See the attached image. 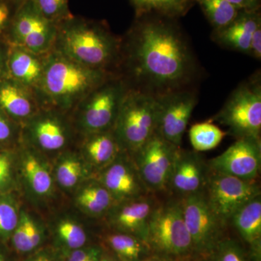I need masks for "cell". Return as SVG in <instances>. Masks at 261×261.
Here are the masks:
<instances>
[{
  "instance_id": "1",
  "label": "cell",
  "mask_w": 261,
  "mask_h": 261,
  "mask_svg": "<svg viewBox=\"0 0 261 261\" xmlns=\"http://www.w3.org/2000/svg\"><path fill=\"white\" fill-rule=\"evenodd\" d=\"M130 33L128 64L140 89L154 97L186 89L195 75V59L171 18L139 17Z\"/></svg>"
},
{
  "instance_id": "2",
  "label": "cell",
  "mask_w": 261,
  "mask_h": 261,
  "mask_svg": "<svg viewBox=\"0 0 261 261\" xmlns=\"http://www.w3.org/2000/svg\"><path fill=\"white\" fill-rule=\"evenodd\" d=\"M54 46L55 50L72 61L106 70L121 53L120 41L107 27L73 16L58 23Z\"/></svg>"
},
{
  "instance_id": "3",
  "label": "cell",
  "mask_w": 261,
  "mask_h": 261,
  "mask_svg": "<svg viewBox=\"0 0 261 261\" xmlns=\"http://www.w3.org/2000/svg\"><path fill=\"white\" fill-rule=\"evenodd\" d=\"M112 78L108 70L81 65L53 50L44 58L42 79L36 91L56 106L70 108Z\"/></svg>"
},
{
  "instance_id": "4",
  "label": "cell",
  "mask_w": 261,
  "mask_h": 261,
  "mask_svg": "<svg viewBox=\"0 0 261 261\" xmlns=\"http://www.w3.org/2000/svg\"><path fill=\"white\" fill-rule=\"evenodd\" d=\"M158 113L157 97L135 87H128L113 132L121 147L135 154L155 133Z\"/></svg>"
},
{
  "instance_id": "5",
  "label": "cell",
  "mask_w": 261,
  "mask_h": 261,
  "mask_svg": "<svg viewBox=\"0 0 261 261\" xmlns=\"http://www.w3.org/2000/svg\"><path fill=\"white\" fill-rule=\"evenodd\" d=\"M145 240L152 254L176 261L194 255L179 199L158 204L149 219Z\"/></svg>"
},
{
  "instance_id": "6",
  "label": "cell",
  "mask_w": 261,
  "mask_h": 261,
  "mask_svg": "<svg viewBox=\"0 0 261 261\" xmlns=\"http://www.w3.org/2000/svg\"><path fill=\"white\" fill-rule=\"evenodd\" d=\"M213 121L227 127L228 135L238 140L260 139L261 84L256 75L235 89Z\"/></svg>"
},
{
  "instance_id": "7",
  "label": "cell",
  "mask_w": 261,
  "mask_h": 261,
  "mask_svg": "<svg viewBox=\"0 0 261 261\" xmlns=\"http://www.w3.org/2000/svg\"><path fill=\"white\" fill-rule=\"evenodd\" d=\"M178 199L191 238L194 255L210 257L220 242L224 240L227 226L214 214L204 191Z\"/></svg>"
},
{
  "instance_id": "8",
  "label": "cell",
  "mask_w": 261,
  "mask_h": 261,
  "mask_svg": "<svg viewBox=\"0 0 261 261\" xmlns=\"http://www.w3.org/2000/svg\"><path fill=\"white\" fill-rule=\"evenodd\" d=\"M204 194L214 214L226 226L240 207L261 195L257 179H243L211 169Z\"/></svg>"
},
{
  "instance_id": "9",
  "label": "cell",
  "mask_w": 261,
  "mask_h": 261,
  "mask_svg": "<svg viewBox=\"0 0 261 261\" xmlns=\"http://www.w3.org/2000/svg\"><path fill=\"white\" fill-rule=\"evenodd\" d=\"M58 23L44 16L27 0L17 7L10 25V36L15 46L42 56L54 47Z\"/></svg>"
},
{
  "instance_id": "10",
  "label": "cell",
  "mask_w": 261,
  "mask_h": 261,
  "mask_svg": "<svg viewBox=\"0 0 261 261\" xmlns=\"http://www.w3.org/2000/svg\"><path fill=\"white\" fill-rule=\"evenodd\" d=\"M178 147L154 133L134 154L136 167L150 193L166 192Z\"/></svg>"
},
{
  "instance_id": "11",
  "label": "cell",
  "mask_w": 261,
  "mask_h": 261,
  "mask_svg": "<svg viewBox=\"0 0 261 261\" xmlns=\"http://www.w3.org/2000/svg\"><path fill=\"white\" fill-rule=\"evenodd\" d=\"M159 102L155 133L181 147L182 138L197 104L195 93L182 89L156 97Z\"/></svg>"
},
{
  "instance_id": "12",
  "label": "cell",
  "mask_w": 261,
  "mask_h": 261,
  "mask_svg": "<svg viewBox=\"0 0 261 261\" xmlns=\"http://www.w3.org/2000/svg\"><path fill=\"white\" fill-rule=\"evenodd\" d=\"M127 89L123 81L113 77L91 92L83 99L84 127L94 134L108 130L115 124Z\"/></svg>"
},
{
  "instance_id": "13",
  "label": "cell",
  "mask_w": 261,
  "mask_h": 261,
  "mask_svg": "<svg viewBox=\"0 0 261 261\" xmlns=\"http://www.w3.org/2000/svg\"><path fill=\"white\" fill-rule=\"evenodd\" d=\"M209 168L243 179H257L261 166L260 139L237 140L223 153L207 161Z\"/></svg>"
},
{
  "instance_id": "14",
  "label": "cell",
  "mask_w": 261,
  "mask_h": 261,
  "mask_svg": "<svg viewBox=\"0 0 261 261\" xmlns=\"http://www.w3.org/2000/svg\"><path fill=\"white\" fill-rule=\"evenodd\" d=\"M207 162L196 151L178 147L168 179L166 192L181 198L202 192L208 176Z\"/></svg>"
},
{
  "instance_id": "15",
  "label": "cell",
  "mask_w": 261,
  "mask_h": 261,
  "mask_svg": "<svg viewBox=\"0 0 261 261\" xmlns=\"http://www.w3.org/2000/svg\"><path fill=\"white\" fill-rule=\"evenodd\" d=\"M103 186L118 200H126L150 194L140 177L135 161L129 165L113 161L102 175Z\"/></svg>"
},
{
  "instance_id": "16",
  "label": "cell",
  "mask_w": 261,
  "mask_h": 261,
  "mask_svg": "<svg viewBox=\"0 0 261 261\" xmlns=\"http://www.w3.org/2000/svg\"><path fill=\"white\" fill-rule=\"evenodd\" d=\"M159 203L152 193L126 200L113 215V224L124 233L145 240L149 219Z\"/></svg>"
},
{
  "instance_id": "17",
  "label": "cell",
  "mask_w": 261,
  "mask_h": 261,
  "mask_svg": "<svg viewBox=\"0 0 261 261\" xmlns=\"http://www.w3.org/2000/svg\"><path fill=\"white\" fill-rule=\"evenodd\" d=\"M260 24L261 17L258 10H240L231 23L214 30L213 39L222 47L249 55L252 34Z\"/></svg>"
},
{
  "instance_id": "18",
  "label": "cell",
  "mask_w": 261,
  "mask_h": 261,
  "mask_svg": "<svg viewBox=\"0 0 261 261\" xmlns=\"http://www.w3.org/2000/svg\"><path fill=\"white\" fill-rule=\"evenodd\" d=\"M19 46H13L7 60V70L12 80L37 90L44 70V58Z\"/></svg>"
},
{
  "instance_id": "19",
  "label": "cell",
  "mask_w": 261,
  "mask_h": 261,
  "mask_svg": "<svg viewBox=\"0 0 261 261\" xmlns=\"http://www.w3.org/2000/svg\"><path fill=\"white\" fill-rule=\"evenodd\" d=\"M229 223L242 238L260 256L261 243V195L245 204L233 215Z\"/></svg>"
},
{
  "instance_id": "20",
  "label": "cell",
  "mask_w": 261,
  "mask_h": 261,
  "mask_svg": "<svg viewBox=\"0 0 261 261\" xmlns=\"http://www.w3.org/2000/svg\"><path fill=\"white\" fill-rule=\"evenodd\" d=\"M35 99L32 89L16 81H0V108L10 116L28 118L34 113Z\"/></svg>"
},
{
  "instance_id": "21",
  "label": "cell",
  "mask_w": 261,
  "mask_h": 261,
  "mask_svg": "<svg viewBox=\"0 0 261 261\" xmlns=\"http://www.w3.org/2000/svg\"><path fill=\"white\" fill-rule=\"evenodd\" d=\"M137 18L155 15L168 18L183 16L191 7L193 0H129Z\"/></svg>"
},
{
  "instance_id": "22",
  "label": "cell",
  "mask_w": 261,
  "mask_h": 261,
  "mask_svg": "<svg viewBox=\"0 0 261 261\" xmlns=\"http://www.w3.org/2000/svg\"><path fill=\"white\" fill-rule=\"evenodd\" d=\"M107 240L122 261H141L152 254L145 240L130 233H114Z\"/></svg>"
},
{
  "instance_id": "23",
  "label": "cell",
  "mask_w": 261,
  "mask_h": 261,
  "mask_svg": "<svg viewBox=\"0 0 261 261\" xmlns=\"http://www.w3.org/2000/svg\"><path fill=\"white\" fill-rule=\"evenodd\" d=\"M121 146L114 133L108 130L95 133L86 145L89 159L97 166L111 164L116 160Z\"/></svg>"
},
{
  "instance_id": "24",
  "label": "cell",
  "mask_w": 261,
  "mask_h": 261,
  "mask_svg": "<svg viewBox=\"0 0 261 261\" xmlns=\"http://www.w3.org/2000/svg\"><path fill=\"white\" fill-rule=\"evenodd\" d=\"M33 134L40 147L47 150L61 149L66 142L64 128L58 120L49 117L36 122Z\"/></svg>"
},
{
  "instance_id": "25",
  "label": "cell",
  "mask_w": 261,
  "mask_h": 261,
  "mask_svg": "<svg viewBox=\"0 0 261 261\" xmlns=\"http://www.w3.org/2000/svg\"><path fill=\"white\" fill-rule=\"evenodd\" d=\"M227 135L211 121L194 124L190 130V140L196 152H205L217 147Z\"/></svg>"
},
{
  "instance_id": "26",
  "label": "cell",
  "mask_w": 261,
  "mask_h": 261,
  "mask_svg": "<svg viewBox=\"0 0 261 261\" xmlns=\"http://www.w3.org/2000/svg\"><path fill=\"white\" fill-rule=\"evenodd\" d=\"M198 3L214 30L224 28L238 16L240 10L227 0H193Z\"/></svg>"
},
{
  "instance_id": "27",
  "label": "cell",
  "mask_w": 261,
  "mask_h": 261,
  "mask_svg": "<svg viewBox=\"0 0 261 261\" xmlns=\"http://www.w3.org/2000/svg\"><path fill=\"white\" fill-rule=\"evenodd\" d=\"M115 199L104 186H94L85 189L79 196L78 202L84 208L94 214L107 211Z\"/></svg>"
},
{
  "instance_id": "28",
  "label": "cell",
  "mask_w": 261,
  "mask_h": 261,
  "mask_svg": "<svg viewBox=\"0 0 261 261\" xmlns=\"http://www.w3.org/2000/svg\"><path fill=\"white\" fill-rule=\"evenodd\" d=\"M24 171L25 176L33 190L39 195H45L50 190L51 178L37 159L29 155L24 161Z\"/></svg>"
},
{
  "instance_id": "29",
  "label": "cell",
  "mask_w": 261,
  "mask_h": 261,
  "mask_svg": "<svg viewBox=\"0 0 261 261\" xmlns=\"http://www.w3.org/2000/svg\"><path fill=\"white\" fill-rule=\"evenodd\" d=\"M33 4L45 18L59 23L71 18L68 0H32Z\"/></svg>"
},
{
  "instance_id": "30",
  "label": "cell",
  "mask_w": 261,
  "mask_h": 261,
  "mask_svg": "<svg viewBox=\"0 0 261 261\" xmlns=\"http://www.w3.org/2000/svg\"><path fill=\"white\" fill-rule=\"evenodd\" d=\"M210 257H214V261H247L240 245L226 238L220 242Z\"/></svg>"
},
{
  "instance_id": "31",
  "label": "cell",
  "mask_w": 261,
  "mask_h": 261,
  "mask_svg": "<svg viewBox=\"0 0 261 261\" xmlns=\"http://www.w3.org/2000/svg\"><path fill=\"white\" fill-rule=\"evenodd\" d=\"M82 171L80 162L74 159H66L58 167L57 178L62 186L72 187L78 182Z\"/></svg>"
},
{
  "instance_id": "32",
  "label": "cell",
  "mask_w": 261,
  "mask_h": 261,
  "mask_svg": "<svg viewBox=\"0 0 261 261\" xmlns=\"http://www.w3.org/2000/svg\"><path fill=\"white\" fill-rule=\"evenodd\" d=\"M58 233L62 240L70 248H80L83 246L87 240L84 230L78 225L70 221L62 223L58 227Z\"/></svg>"
},
{
  "instance_id": "33",
  "label": "cell",
  "mask_w": 261,
  "mask_h": 261,
  "mask_svg": "<svg viewBox=\"0 0 261 261\" xmlns=\"http://www.w3.org/2000/svg\"><path fill=\"white\" fill-rule=\"evenodd\" d=\"M18 217L14 206L6 200H0V237H6L14 231Z\"/></svg>"
},
{
  "instance_id": "34",
  "label": "cell",
  "mask_w": 261,
  "mask_h": 261,
  "mask_svg": "<svg viewBox=\"0 0 261 261\" xmlns=\"http://www.w3.org/2000/svg\"><path fill=\"white\" fill-rule=\"evenodd\" d=\"M13 243H14V246L17 250L20 252H29L34 249L32 244H31L30 240H29L28 232H27V227H25V221H24L22 216L18 226L14 230Z\"/></svg>"
},
{
  "instance_id": "35",
  "label": "cell",
  "mask_w": 261,
  "mask_h": 261,
  "mask_svg": "<svg viewBox=\"0 0 261 261\" xmlns=\"http://www.w3.org/2000/svg\"><path fill=\"white\" fill-rule=\"evenodd\" d=\"M249 55L260 60L261 58V24L257 25L252 34L250 43V51Z\"/></svg>"
},
{
  "instance_id": "36",
  "label": "cell",
  "mask_w": 261,
  "mask_h": 261,
  "mask_svg": "<svg viewBox=\"0 0 261 261\" xmlns=\"http://www.w3.org/2000/svg\"><path fill=\"white\" fill-rule=\"evenodd\" d=\"M22 216H23L24 221H25V227H27L31 244H32L33 248H34V247L38 246L39 243H40V233H39L37 226L28 216L23 214Z\"/></svg>"
},
{
  "instance_id": "37",
  "label": "cell",
  "mask_w": 261,
  "mask_h": 261,
  "mask_svg": "<svg viewBox=\"0 0 261 261\" xmlns=\"http://www.w3.org/2000/svg\"><path fill=\"white\" fill-rule=\"evenodd\" d=\"M240 10L257 11L260 8V0H227Z\"/></svg>"
},
{
  "instance_id": "38",
  "label": "cell",
  "mask_w": 261,
  "mask_h": 261,
  "mask_svg": "<svg viewBox=\"0 0 261 261\" xmlns=\"http://www.w3.org/2000/svg\"><path fill=\"white\" fill-rule=\"evenodd\" d=\"M10 161L7 154H0V187L5 185L10 176Z\"/></svg>"
},
{
  "instance_id": "39",
  "label": "cell",
  "mask_w": 261,
  "mask_h": 261,
  "mask_svg": "<svg viewBox=\"0 0 261 261\" xmlns=\"http://www.w3.org/2000/svg\"><path fill=\"white\" fill-rule=\"evenodd\" d=\"M99 251L96 249H91L87 250H76L70 255L68 261H87Z\"/></svg>"
},
{
  "instance_id": "40",
  "label": "cell",
  "mask_w": 261,
  "mask_h": 261,
  "mask_svg": "<svg viewBox=\"0 0 261 261\" xmlns=\"http://www.w3.org/2000/svg\"><path fill=\"white\" fill-rule=\"evenodd\" d=\"M10 21V8L8 3L0 2V32Z\"/></svg>"
},
{
  "instance_id": "41",
  "label": "cell",
  "mask_w": 261,
  "mask_h": 261,
  "mask_svg": "<svg viewBox=\"0 0 261 261\" xmlns=\"http://www.w3.org/2000/svg\"><path fill=\"white\" fill-rule=\"evenodd\" d=\"M11 134V127L9 123L0 113V142L8 140Z\"/></svg>"
},
{
  "instance_id": "42",
  "label": "cell",
  "mask_w": 261,
  "mask_h": 261,
  "mask_svg": "<svg viewBox=\"0 0 261 261\" xmlns=\"http://www.w3.org/2000/svg\"><path fill=\"white\" fill-rule=\"evenodd\" d=\"M141 261H176L169 257L162 256V255H156V254H151L149 256L146 257L143 260Z\"/></svg>"
},
{
  "instance_id": "43",
  "label": "cell",
  "mask_w": 261,
  "mask_h": 261,
  "mask_svg": "<svg viewBox=\"0 0 261 261\" xmlns=\"http://www.w3.org/2000/svg\"><path fill=\"white\" fill-rule=\"evenodd\" d=\"M5 67L7 68V64L5 65L4 56H3V53L0 50V78L3 76V73H4Z\"/></svg>"
},
{
  "instance_id": "44",
  "label": "cell",
  "mask_w": 261,
  "mask_h": 261,
  "mask_svg": "<svg viewBox=\"0 0 261 261\" xmlns=\"http://www.w3.org/2000/svg\"><path fill=\"white\" fill-rule=\"evenodd\" d=\"M100 253L96 254L95 255L89 258L88 260L87 261H99V258H100Z\"/></svg>"
},
{
  "instance_id": "45",
  "label": "cell",
  "mask_w": 261,
  "mask_h": 261,
  "mask_svg": "<svg viewBox=\"0 0 261 261\" xmlns=\"http://www.w3.org/2000/svg\"><path fill=\"white\" fill-rule=\"evenodd\" d=\"M13 3H15V5H16V6L18 7V5L22 4V3H24V2L27 1V0H11Z\"/></svg>"
},
{
  "instance_id": "46",
  "label": "cell",
  "mask_w": 261,
  "mask_h": 261,
  "mask_svg": "<svg viewBox=\"0 0 261 261\" xmlns=\"http://www.w3.org/2000/svg\"><path fill=\"white\" fill-rule=\"evenodd\" d=\"M99 261H116V260H113V259L111 258V257L106 256V257H100V258H99Z\"/></svg>"
},
{
  "instance_id": "47",
  "label": "cell",
  "mask_w": 261,
  "mask_h": 261,
  "mask_svg": "<svg viewBox=\"0 0 261 261\" xmlns=\"http://www.w3.org/2000/svg\"><path fill=\"white\" fill-rule=\"evenodd\" d=\"M34 261H49L48 259L45 258V257H40L39 258H37V260Z\"/></svg>"
},
{
  "instance_id": "48",
  "label": "cell",
  "mask_w": 261,
  "mask_h": 261,
  "mask_svg": "<svg viewBox=\"0 0 261 261\" xmlns=\"http://www.w3.org/2000/svg\"><path fill=\"white\" fill-rule=\"evenodd\" d=\"M0 261H5L4 257H3L1 254H0Z\"/></svg>"
}]
</instances>
